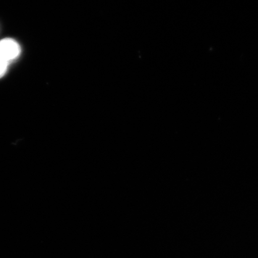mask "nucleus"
Returning a JSON list of instances; mask_svg holds the SVG:
<instances>
[{
	"instance_id": "1",
	"label": "nucleus",
	"mask_w": 258,
	"mask_h": 258,
	"mask_svg": "<svg viewBox=\"0 0 258 258\" xmlns=\"http://www.w3.org/2000/svg\"><path fill=\"white\" fill-rule=\"evenodd\" d=\"M21 52L20 45L12 38H5L0 41V57L9 63L17 59Z\"/></svg>"
},
{
	"instance_id": "2",
	"label": "nucleus",
	"mask_w": 258,
	"mask_h": 258,
	"mask_svg": "<svg viewBox=\"0 0 258 258\" xmlns=\"http://www.w3.org/2000/svg\"><path fill=\"white\" fill-rule=\"evenodd\" d=\"M10 63L0 57V79L2 78L7 72L8 66Z\"/></svg>"
}]
</instances>
